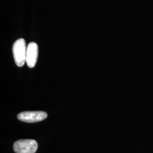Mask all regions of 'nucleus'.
I'll return each mask as SVG.
<instances>
[{
    "label": "nucleus",
    "mask_w": 153,
    "mask_h": 153,
    "mask_svg": "<svg viewBox=\"0 0 153 153\" xmlns=\"http://www.w3.org/2000/svg\"><path fill=\"white\" fill-rule=\"evenodd\" d=\"M38 143L34 140H19L14 143L13 148L16 153H35Z\"/></svg>",
    "instance_id": "f03ea898"
},
{
    "label": "nucleus",
    "mask_w": 153,
    "mask_h": 153,
    "mask_svg": "<svg viewBox=\"0 0 153 153\" xmlns=\"http://www.w3.org/2000/svg\"><path fill=\"white\" fill-rule=\"evenodd\" d=\"M26 43L25 39H18L13 45V54L15 63L18 67H22L26 62Z\"/></svg>",
    "instance_id": "f257e3e1"
},
{
    "label": "nucleus",
    "mask_w": 153,
    "mask_h": 153,
    "mask_svg": "<svg viewBox=\"0 0 153 153\" xmlns=\"http://www.w3.org/2000/svg\"><path fill=\"white\" fill-rule=\"evenodd\" d=\"M38 56V46L35 42H31L27 45L26 64L30 68L35 67Z\"/></svg>",
    "instance_id": "20e7f679"
},
{
    "label": "nucleus",
    "mask_w": 153,
    "mask_h": 153,
    "mask_svg": "<svg viewBox=\"0 0 153 153\" xmlns=\"http://www.w3.org/2000/svg\"><path fill=\"white\" fill-rule=\"evenodd\" d=\"M47 117V114L44 111H25L19 113L17 118L23 122L36 123L43 120Z\"/></svg>",
    "instance_id": "7ed1b4c3"
}]
</instances>
